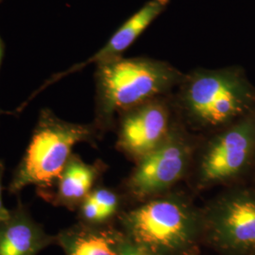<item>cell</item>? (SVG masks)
Masks as SVG:
<instances>
[{"mask_svg": "<svg viewBox=\"0 0 255 255\" xmlns=\"http://www.w3.org/2000/svg\"><path fill=\"white\" fill-rule=\"evenodd\" d=\"M128 240L153 255H185L202 241V210L187 197L167 192L119 216Z\"/></svg>", "mask_w": 255, "mask_h": 255, "instance_id": "obj_1", "label": "cell"}, {"mask_svg": "<svg viewBox=\"0 0 255 255\" xmlns=\"http://www.w3.org/2000/svg\"><path fill=\"white\" fill-rule=\"evenodd\" d=\"M101 136V130L95 124L69 123L44 110L12 174L8 190L12 195H18L28 185H34L37 194L50 190L73 154L74 146L79 143L95 145Z\"/></svg>", "mask_w": 255, "mask_h": 255, "instance_id": "obj_2", "label": "cell"}, {"mask_svg": "<svg viewBox=\"0 0 255 255\" xmlns=\"http://www.w3.org/2000/svg\"><path fill=\"white\" fill-rule=\"evenodd\" d=\"M180 80L166 64L147 59H113L101 63L98 73L99 115L95 125L103 133L116 114L155 100Z\"/></svg>", "mask_w": 255, "mask_h": 255, "instance_id": "obj_3", "label": "cell"}, {"mask_svg": "<svg viewBox=\"0 0 255 255\" xmlns=\"http://www.w3.org/2000/svg\"><path fill=\"white\" fill-rule=\"evenodd\" d=\"M199 145L196 137L175 124L160 146L137 161L123 182L125 196L140 203L170 192L190 173Z\"/></svg>", "mask_w": 255, "mask_h": 255, "instance_id": "obj_4", "label": "cell"}, {"mask_svg": "<svg viewBox=\"0 0 255 255\" xmlns=\"http://www.w3.org/2000/svg\"><path fill=\"white\" fill-rule=\"evenodd\" d=\"M255 158V116L223 128L199 145L192 166L193 184L204 190L237 178Z\"/></svg>", "mask_w": 255, "mask_h": 255, "instance_id": "obj_5", "label": "cell"}, {"mask_svg": "<svg viewBox=\"0 0 255 255\" xmlns=\"http://www.w3.org/2000/svg\"><path fill=\"white\" fill-rule=\"evenodd\" d=\"M182 102L192 127L213 133L243 115L247 96L236 78L220 72H205L196 74L186 83Z\"/></svg>", "mask_w": 255, "mask_h": 255, "instance_id": "obj_6", "label": "cell"}, {"mask_svg": "<svg viewBox=\"0 0 255 255\" xmlns=\"http://www.w3.org/2000/svg\"><path fill=\"white\" fill-rule=\"evenodd\" d=\"M201 210L202 241L223 255L255 254V190L226 192Z\"/></svg>", "mask_w": 255, "mask_h": 255, "instance_id": "obj_7", "label": "cell"}, {"mask_svg": "<svg viewBox=\"0 0 255 255\" xmlns=\"http://www.w3.org/2000/svg\"><path fill=\"white\" fill-rule=\"evenodd\" d=\"M174 125L164 102L147 101L123 114L119 122L117 148L136 163L164 142Z\"/></svg>", "mask_w": 255, "mask_h": 255, "instance_id": "obj_8", "label": "cell"}, {"mask_svg": "<svg viewBox=\"0 0 255 255\" xmlns=\"http://www.w3.org/2000/svg\"><path fill=\"white\" fill-rule=\"evenodd\" d=\"M106 167L101 160L87 164L79 155L73 153L54 186L38 196L54 206L77 211L82 201L99 185Z\"/></svg>", "mask_w": 255, "mask_h": 255, "instance_id": "obj_9", "label": "cell"}, {"mask_svg": "<svg viewBox=\"0 0 255 255\" xmlns=\"http://www.w3.org/2000/svg\"><path fill=\"white\" fill-rule=\"evenodd\" d=\"M56 244V236L46 234L18 200L7 219L0 221V255H37Z\"/></svg>", "mask_w": 255, "mask_h": 255, "instance_id": "obj_10", "label": "cell"}, {"mask_svg": "<svg viewBox=\"0 0 255 255\" xmlns=\"http://www.w3.org/2000/svg\"><path fill=\"white\" fill-rule=\"evenodd\" d=\"M125 236L108 225H88L79 222L56 236V244L65 255H120Z\"/></svg>", "mask_w": 255, "mask_h": 255, "instance_id": "obj_11", "label": "cell"}, {"mask_svg": "<svg viewBox=\"0 0 255 255\" xmlns=\"http://www.w3.org/2000/svg\"><path fill=\"white\" fill-rule=\"evenodd\" d=\"M168 0H150L139 9L130 18L119 27L108 43L101 50L94 55L89 61L82 64V67L90 63H103L115 59L118 55L126 50L128 46L140 36L167 5Z\"/></svg>", "mask_w": 255, "mask_h": 255, "instance_id": "obj_12", "label": "cell"}, {"mask_svg": "<svg viewBox=\"0 0 255 255\" xmlns=\"http://www.w3.org/2000/svg\"><path fill=\"white\" fill-rule=\"evenodd\" d=\"M122 195L109 187L98 185L78 208L80 222L88 225H108L122 213Z\"/></svg>", "mask_w": 255, "mask_h": 255, "instance_id": "obj_13", "label": "cell"}, {"mask_svg": "<svg viewBox=\"0 0 255 255\" xmlns=\"http://www.w3.org/2000/svg\"><path fill=\"white\" fill-rule=\"evenodd\" d=\"M125 236V235H124ZM120 255H153L148 253L146 250L140 248V247L134 245L130 241H128L127 237H125L124 243L122 245Z\"/></svg>", "mask_w": 255, "mask_h": 255, "instance_id": "obj_14", "label": "cell"}, {"mask_svg": "<svg viewBox=\"0 0 255 255\" xmlns=\"http://www.w3.org/2000/svg\"><path fill=\"white\" fill-rule=\"evenodd\" d=\"M4 170L5 166L2 160H0V221L3 219H7L10 214V210L7 209L3 203L2 200V180H3V175H4Z\"/></svg>", "mask_w": 255, "mask_h": 255, "instance_id": "obj_15", "label": "cell"}, {"mask_svg": "<svg viewBox=\"0 0 255 255\" xmlns=\"http://www.w3.org/2000/svg\"><path fill=\"white\" fill-rule=\"evenodd\" d=\"M1 58H2V43L0 40V64H1ZM0 114H1V111H0Z\"/></svg>", "mask_w": 255, "mask_h": 255, "instance_id": "obj_16", "label": "cell"}, {"mask_svg": "<svg viewBox=\"0 0 255 255\" xmlns=\"http://www.w3.org/2000/svg\"><path fill=\"white\" fill-rule=\"evenodd\" d=\"M196 255L195 254H194V252L193 253H190V254H188V255Z\"/></svg>", "mask_w": 255, "mask_h": 255, "instance_id": "obj_17", "label": "cell"}]
</instances>
